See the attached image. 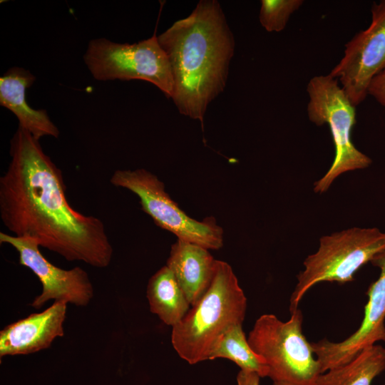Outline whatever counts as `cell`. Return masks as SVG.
<instances>
[{"label": "cell", "mask_w": 385, "mask_h": 385, "mask_svg": "<svg viewBox=\"0 0 385 385\" xmlns=\"http://www.w3.org/2000/svg\"><path fill=\"white\" fill-rule=\"evenodd\" d=\"M35 81V76L28 70L16 66L9 68L0 78V105L16 116L19 127L36 139L58 138L59 130L46 111L34 109L27 103L26 91Z\"/></svg>", "instance_id": "cell-13"}, {"label": "cell", "mask_w": 385, "mask_h": 385, "mask_svg": "<svg viewBox=\"0 0 385 385\" xmlns=\"http://www.w3.org/2000/svg\"><path fill=\"white\" fill-rule=\"evenodd\" d=\"M83 60L96 80H143L155 85L168 98L173 96L170 63L155 34L134 43L93 39Z\"/></svg>", "instance_id": "cell-7"}, {"label": "cell", "mask_w": 385, "mask_h": 385, "mask_svg": "<svg viewBox=\"0 0 385 385\" xmlns=\"http://www.w3.org/2000/svg\"><path fill=\"white\" fill-rule=\"evenodd\" d=\"M385 369V348L374 344L348 363L320 374L317 385H371Z\"/></svg>", "instance_id": "cell-16"}, {"label": "cell", "mask_w": 385, "mask_h": 385, "mask_svg": "<svg viewBox=\"0 0 385 385\" xmlns=\"http://www.w3.org/2000/svg\"><path fill=\"white\" fill-rule=\"evenodd\" d=\"M369 94L381 105L385 106V68L371 81L368 87Z\"/></svg>", "instance_id": "cell-19"}, {"label": "cell", "mask_w": 385, "mask_h": 385, "mask_svg": "<svg viewBox=\"0 0 385 385\" xmlns=\"http://www.w3.org/2000/svg\"><path fill=\"white\" fill-rule=\"evenodd\" d=\"M371 262L380 269V274L366 292L368 302L358 329L339 342L327 339L311 342L322 373L348 363L377 342H385V250L378 253Z\"/></svg>", "instance_id": "cell-11"}, {"label": "cell", "mask_w": 385, "mask_h": 385, "mask_svg": "<svg viewBox=\"0 0 385 385\" xmlns=\"http://www.w3.org/2000/svg\"><path fill=\"white\" fill-rule=\"evenodd\" d=\"M209 250L182 240L172 245L166 265L172 271L189 303L194 305L210 287L217 260Z\"/></svg>", "instance_id": "cell-14"}, {"label": "cell", "mask_w": 385, "mask_h": 385, "mask_svg": "<svg viewBox=\"0 0 385 385\" xmlns=\"http://www.w3.org/2000/svg\"><path fill=\"white\" fill-rule=\"evenodd\" d=\"M110 182L135 194L141 209L160 227L182 240L207 250H219L223 245V230L213 217L202 221L190 217L165 190L164 183L150 171L116 170Z\"/></svg>", "instance_id": "cell-8"}, {"label": "cell", "mask_w": 385, "mask_h": 385, "mask_svg": "<svg viewBox=\"0 0 385 385\" xmlns=\"http://www.w3.org/2000/svg\"><path fill=\"white\" fill-rule=\"evenodd\" d=\"M172 327L171 342L181 359L195 364L208 360L217 337L245 319L247 298L228 263L217 260L210 287Z\"/></svg>", "instance_id": "cell-3"}, {"label": "cell", "mask_w": 385, "mask_h": 385, "mask_svg": "<svg viewBox=\"0 0 385 385\" xmlns=\"http://www.w3.org/2000/svg\"><path fill=\"white\" fill-rule=\"evenodd\" d=\"M0 243L11 245L19 253V264L31 270L41 282L42 292L31 302L32 307L40 309L52 299L86 307L93 297L88 274L80 267L63 270L55 266L41 254L36 240L1 232Z\"/></svg>", "instance_id": "cell-10"}, {"label": "cell", "mask_w": 385, "mask_h": 385, "mask_svg": "<svg viewBox=\"0 0 385 385\" xmlns=\"http://www.w3.org/2000/svg\"><path fill=\"white\" fill-rule=\"evenodd\" d=\"M273 385H289L284 383L273 382Z\"/></svg>", "instance_id": "cell-21"}, {"label": "cell", "mask_w": 385, "mask_h": 385, "mask_svg": "<svg viewBox=\"0 0 385 385\" xmlns=\"http://www.w3.org/2000/svg\"><path fill=\"white\" fill-rule=\"evenodd\" d=\"M260 378L255 372L240 370L237 375V385H260Z\"/></svg>", "instance_id": "cell-20"}, {"label": "cell", "mask_w": 385, "mask_h": 385, "mask_svg": "<svg viewBox=\"0 0 385 385\" xmlns=\"http://www.w3.org/2000/svg\"><path fill=\"white\" fill-rule=\"evenodd\" d=\"M385 250V232L378 228L351 227L323 236L318 250L307 257L304 270L289 299V311L298 309L304 295L322 282L341 284L354 280L355 273Z\"/></svg>", "instance_id": "cell-5"}, {"label": "cell", "mask_w": 385, "mask_h": 385, "mask_svg": "<svg viewBox=\"0 0 385 385\" xmlns=\"http://www.w3.org/2000/svg\"><path fill=\"white\" fill-rule=\"evenodd\" d=\"M223 358L233 361L240 370L252 371L260 377L268 376L269 369L264 359L251 348L242 324L230 326L216 339L208 360Z\"/></svg>", "instance_id": "cell-17"}, {"label": "cell", "mask_w": 385, "mask_h": 385, "mask_svg": "<svg viewBox=\"0 0 385 385\" xmlns=\"http://www.w3.org/2000/svg\"><path fill=\"white\" fill-rule=\"evenodd\" d=\"M307 115L317 125L327 124L335 148V155L327 172L314 185V191L326 192L340 175L364 169L371 164L369 157L359 151L351 138L356 123V107L339 81L329 74L312 77L307 87Z\"/></svg>", "instance_id": "cell-6"}, {"label": "cell", "mask_w": 385, "mask_h": 385, "mask_svg": "<svg viewBox=\"0 0 385 385\" xmlns=\"http://www.w3.org/2000/svg\"><path fill=\"white\" fill-rule=\"evenodd\" d=\"M171 70V99L180 114L203 120L209 104L225 89L235 38L220 4L200 1L187 17L157 36Z\"/></svg>", "instance_id": "cell-2"}, {"label": "cell", "mask_w": 385, "mask_h": 385, "mask_svg": "<svg viewBox=\"0 0 385 385\" xmlns=\"http://www.w3.org/2000/svg\"><path fill=\"white\" fill-rule=\"evenodd\" d=\"M146 295L150 312L172 327L185 317L191 306L167 265L150 278Z\"/></svg>", "instance_id": "cell-15"}, {"label": "cell", "mask_w": 385, "mask_h": 385, "mask_svg": "<svg viewBox=\"0 0 385 385\" xmlns=\"http://www.w3.org/2000/svg\"><path fill=\"white\" fill-rule=\"evenodd\" d=\"M303 315L299 308L287 322L265 314L249 333L252 350L265 361L273 382L289 385H317L322 373L310 342L302 332Z\"/></svg>", "instance_id": "cell-4"}, {"label": "cell", "mask_w": 385, "mask_h": 385, "mask_svg": "<svg viewBox=\"0 0 385 385\" xmlns=\"http://www.w3.org/2000/svg\"><path fill=\"white\" fill-rule=\"evenodd\" d=\"M9 153L11 161L0 178V217L5 227L68 261L107 267L113 250L103 222L70 205L61 170L39 140L19 127Z\"/></svg>", "instance_id": "cell-1"}, {"label": "cell", "mask_w": 385, "mask_h": 385, "mask_svg": "<svg viewBox=\"0 0 385 385\" xmlns=\"http://www.w3.org/2000/svg\"><path fill=\"white\" fill-rule=\"evenodd\" d=\"M371 21L345 44L344 55L329 73L356 107L368 95L372 78L385 68V0L374 3Z\"/></svg>", "instance_id": "cell-9"}, {"label": "cell", "mask_w": 385, "mask_h": 385, "mask_svg": "<svg viewBox=\"0 0 385 385\" xmlns=\"http://www.w3.org/2000/svg\"><path fill=\"white\" fill-rule=\"evenodd\" d=\"M303 2L302 0H262L259 14L261 26L268 32L284 30L291 15Z\"/></svg>", "instance_id": "cell-18"}, {"label": "cell", "mask_w": 385, "mask_h": 385, "mask_svg": "<svg viewBox=\"0 0 385 385\" xmlns=\"http://www.w3.org/2000/svg\"><path fill=\"white\" fill-rule=\"evenodd\" d=\"M67 303L54 302L40 313L31 314L0 332V357L26 355L48 349L64 334Z\"/></svg>", "instance_id": "cell-12"}]
</instances>
